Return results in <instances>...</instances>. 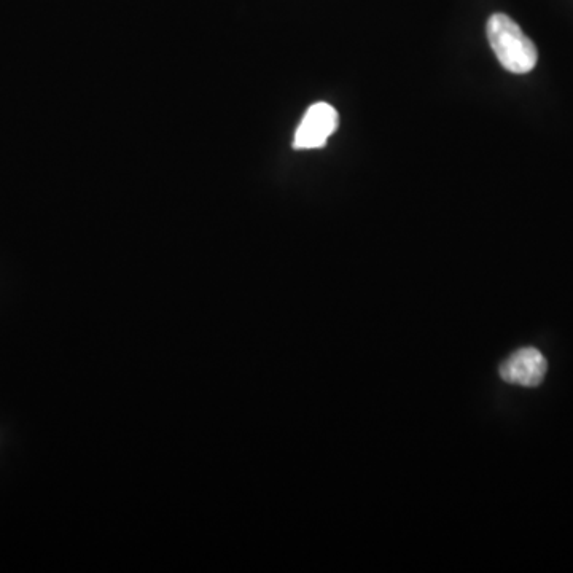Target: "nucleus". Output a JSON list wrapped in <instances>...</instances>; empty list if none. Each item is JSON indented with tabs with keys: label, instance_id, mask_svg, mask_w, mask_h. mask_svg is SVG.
I'll use <instances>...</instances> for the list:
<instances>
[{
	"label": "nucleus",
	"instance_id": "nucleus-1",
	"mask_svg": "<svg viewBox=\"0 0 573 573\" xmlns=\"http://www.w3.org/2000/svg\"><path fill=\"white\" fill-rule=\"evenodd\" d=\"M488 39L500 64L511 74H527L537 66V47L510 16L496 13L489 18Z\"/></svg>",
	"mask_w": 573,
	"mask_h": 573
},
{
	"label": "nucleus",
	"instance_id": "nucleus-2",
	"mask_svg": "<svg viewBox=\"0 0 573 573\" xmlns=\"http://www.w3.org/2000/svg\"><path fill=\"white\" fill-rule=\"evenodd\" d=\"M340 117L335 107L327 102H317L309 107L295 133L293 147L298 150L322 149L328 137L335 134Z\"/></svg>",
	"mask_w": 573,
	"mask_h": 573
},
{
	"label": "nucleus",
	"instance_id": "nucleus-3",
	"mask_svg": "<svg viewBox=\"0 0 573 573\" xmlns=\"http://www.w3.org/2000/svg\"><path fill=\"white\" fill-rule=\"evenodd\" d=\"M548 371V362L542 352L534 347H524L511 354L502 367L500 376L503 381L523 387H537L542 384Z\"/></svg>",
	"mask_w": 573,
	"mask_h": 573
}]
</instances>
